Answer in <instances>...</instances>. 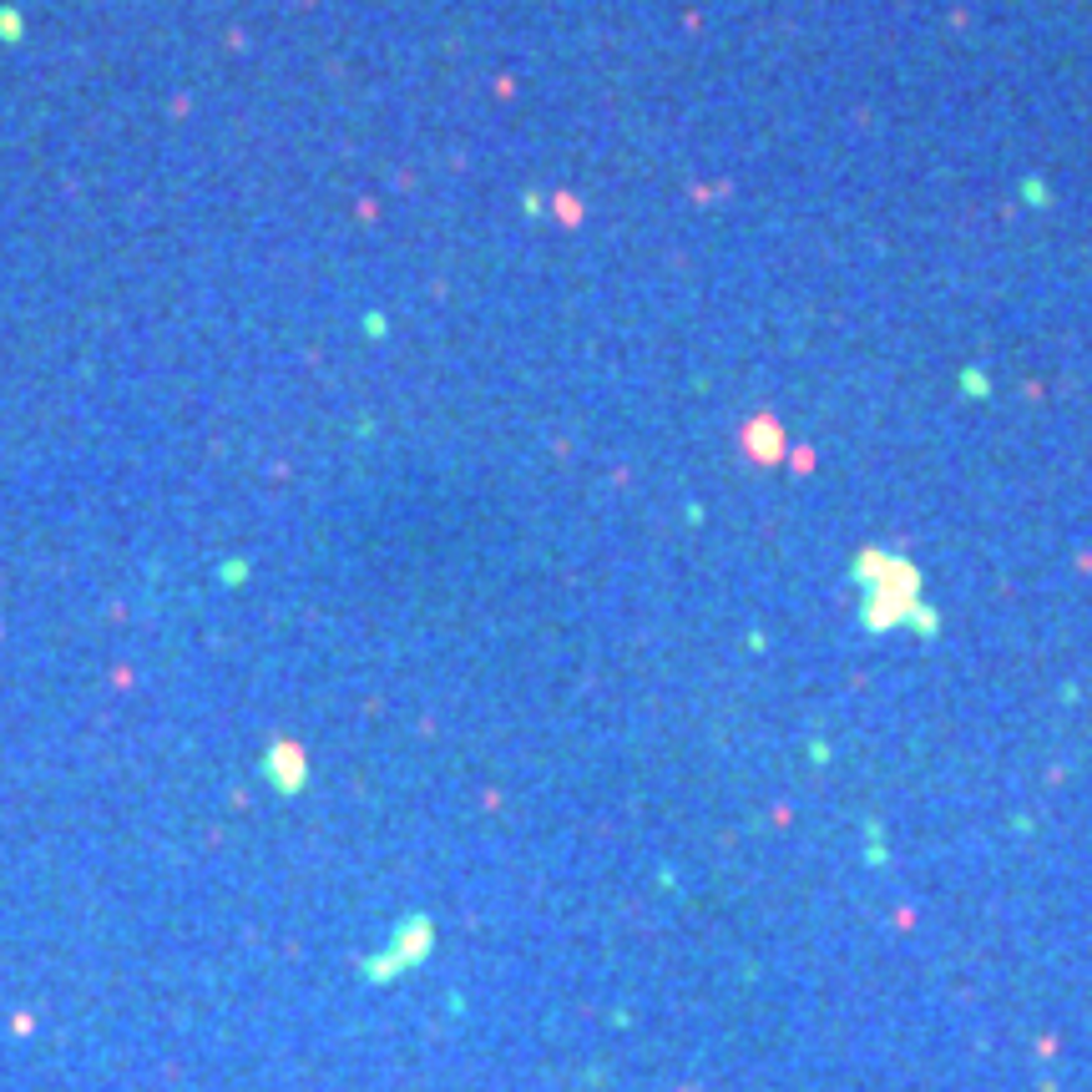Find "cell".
Listing matches in <instances>:
<instances>
[{"mask_svg": "<svg viewBox=\"0 0 1092 1092\" xmlns=\"http://www.w3.org/2000/svg\"><path fill=\"white\" fill-rule=\"evenodd\" d=\"M425 951H430V931H425V920H405L400 931L390 936V946L379 951V956H369V961H364V971H359V976H364V981H395V976H400V971H410V966H415Z\"/></svg>", "mask_w": 1092, "mask_h": 1092, "instance_id": "6da1fadb", "label": "cell"}]
</instances>
